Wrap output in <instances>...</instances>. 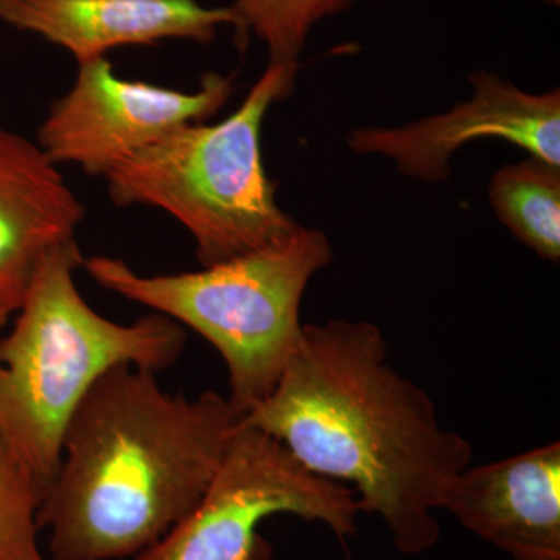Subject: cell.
<instances>
[{"mask_svg": "<svg viewBox=\"0 0 560 560\" xmlns=\"http://www.w3.org/2000/svg\"><path fill=\"white\" fill-rule=\"evenodd\" d=\"M285 445L305 469L352 485L401 555L433 550L436 512L474 448L444 429L429 394L388 361L370 320L304 324L270 396L242 416Z\"/></svg>", "mask_w": 560, "mask_h": 560, "instance_id": "6da1fadb", "label": "cell"}, {"mask_svg": "<svg viewBox=\"0 0 560 560\" xmlns=\"http://www.w3.org/2000/svg\"><path fill=\"white\" fill-rule=\"evenodd\" d=\"M242 416L228 397L165 393L121 364L92 386L62 438L40 501L50 560L132 559L201 500Z\"/></svg>", "mask_w": 560, "mask_h": 560, "instance_id": "7a4b0ae2", "label": "cell"}, {"mask_svg": "<svg viewBox=\"0 0 560 560\" xmlns=\"http://www.w3.org/2000/svg\"><path fill=\"white\" fill-rule=\"evenodd\" d=\"M83 264L75 238L51 248L0 340V441L44 495L70 419L92 386L121 364L158 374L186 346L183 326L160 313L131 324L98 315L73 278Z\"/></svg>", "mask_w": 560, "mask_h": 560, "instance_id": "3957f363", "label": "cell"}, {"mask_svg": "<svg viewBox=\"0 0 560 560\" xmlns=\"http://www.w3.org/2000/svg\"><path fill=\"white\" fill-rule=\"evenodd\" d=\"M298 68L268 62L228 119L184 125L125 158L105 175L110 200L171 213L197 243L202 267L285 241L301 224L276 201L260 135L272 103L293 90Z\"/></svg>", "mask_w": 560, "mask_h": 560, "instance_id": "277c9868", "label": "cell"}, {"mask_svg": "<svg viewBox=\"0 0 560 560\" xmlns=\"http://www.w3.org/2000/svg\"><path fill=\"white\" fill-rule=\"evenodd\" d=\"M331 259L327 235L301 226L285 241L201 271L143 276L106 256L83 267L103 289L190 327L219 350L228 399L243 416L278 385L300 345L302 296Z\"/></svg>", "mask_w": 560, "mask_h": 560, "instance_id": "5b68a950", "label": "cell"}, {"mask_svg": "<svg viewBox=\"0 0 560 560\" xmlns=\"http://www.w3.org/2000/svg\"><path fill=\"white\" fill-rule=\"evenodd\" d=\"M282 514L323 523L346 544L357 534L360 506L348 486L312 474L241 419L197 506L130 560H271L259 526Z\"/></svg>", "mask_w": 560, "mask_h": 560, "instance_id": "8992f818", "label": "cell"}, {"mask_svg": "<svg viewBox=\"0 0 560 560\" xmlns=\"http://www.w3.org/2000/svg\"><path fill=\"white\" fill-rule=\"evenodd\" d=\"M234 79L208 72L198 91L183 92L120 79L108 58L81 62L72 88L51 103L36 143L54 164L105 178L136 151L212 117L230 101Z\"/></svg>", "mask_w": 560, "mask_h": 560, "instance_id": "52a82bcc", "label": "cell"}, {"mask_svg": "<svg viewBox=\"0 0 560 560\" xmlns=\"http://www.w3.org/2000/svg\"><path fill=\"white\" fill-rule=\"evenodd\" d=\"M469 79V101L404 127L360 128L348 136L350 150L383 154L396 162L401 175L425 183L447 178L452 154L477 139L506 140L560 167L559 90L528 94L488 70Z\"/></svg>", "mask_w": 560, "mask_h": 560, "instance_id": "ba28073f", "label": "cell"}, {"mask_svg": "<svg viewBox=\"0 0 560 560\" xmlns=\"http://www.w3.org/2000/svg\"><path fill=\"white\" fill-rule=\"evenodd\" d=\"M442 511L511 560H560L559 442L467 467Z\"/></svg>", "mask_w": 560, "mask_h": 560, "instance_id": "9c48e42d", "label": "cell"}, {"mask_svg": "<svg viewBox=\"0 0 560 560\" xmlns=\"http://www.w3.org/2000/svg\"><path fill=\"white\" fill-rule=\"evenodd\" d=\"M0 22L49 40L81 65L119 47L209 43L221 27L235 28L237 18L231 5L210 9L198 0H0Z\"/></svg>", "mask_w": 560, "mask_h": 560, "instance_id": "30bf717a", "label": "cell"}, {"mask_svg": "<svg viewBox=\"0 0 560 560\" xmlns=\"http://www.w3.org/2000/svg\"><path fill=\"white\" fill-rule=\"evenodd\" d=\"M84 215L36 140L0 125V330L20 311L40 260L75 238Z\"/></svg>", "mask_w": 560, "mask_h": 560, "instance_id": "8fae6325", "label": "cell"}, {"mask_svg": "<svg viewBox=\"0 0 560 560\" xmlns=\"http://www.w3.org/2000/svg\"><path fill=\"white\" fill-rule=\"evenodd\" d=\"M489 201L501 224L537 256L560 260V167L530 156L492 176Z\"/></svg>", "mask_w": 560, "mask_h": 560, "instance_id": "7c38bea8", "label": "cell"}, {"mask_svg": "<svg viewBox=\"0 0 560 560\" xmlns=\"http://www.w3.org/2000/svg\"><path fill=\"white\" fill-rule=\"evenodd\" d=\"M355 0H234L237 39L249 33L267 46L272 65H300L308 36L320 21L349 9Z\"/></svg>", "mask_w": 560, "mask_h": 560, "instance_id": "4fadbf2b", "label": "cell"}, {"mask_svg": "<svg viewBox=\"0 0 560 560\" xmlns=\"http://www.w3.org/2000/svg\"><path fill=\"white\" fill-rule=\"evenodd\" d=\"M44 490L0 441V560H49L38 544Z\"/></svg>", "mask_w": 560, "mask_h": 560, "instance_id": "5bb4252c", "label": "cell"}, {"mask_svg": "<svg viewBox=\"0 0 560 560\" xmlns=\"http://www.w3.org/2000/svg\"><path fill=\"white\" fill-rule=\"evenodd\" d=\"M539 2L548 3V5L559 7L560 0H539Z\"/></svg>", "mask_w": 560, "mask_h": 560, "instance_id": "9a60e30c", "label": "cell"}]
</instances>
